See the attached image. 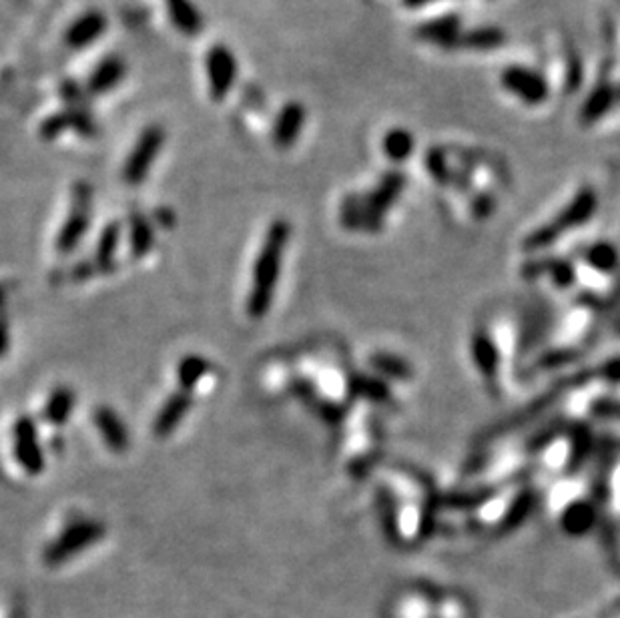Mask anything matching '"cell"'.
I'll return each instance as SVG.
<instances>
[{"mask_svg":"<svg viewBox=\"0 0 620 618\" xmlns=\"http://www.w3.org/2000/svg\"><path fill=\"white\" fill-rule=\"evenodd\" d=\"M95 274H99V269H97L95 261H81V263H77V266L73 267L71 280L73 282H87Z\"/></svg>","mask_w":620,"mask_h":618,"instance_id":"cell-25","label":"cell"},{"mask_svg":"<svg viewBox=\"0 0 620 618\" xmlns=\"http://www.w3.org/2000/svg\"><path fill=\"white\" fill-rule=\"evenodd\" d=\"M11 618H25V613H22V608H17V610H12Z\"/></svg>","mask_w":620,"mask_h":618,"instance_id":"cell-29","label":"cell"},{"mask_svg":"<svg viewBox=\"0 0 620 618\" xmlns=\"http://www.w3.org/2000/svg\"><path fill=\"white\" fill-rule=\"evenodd\" d=\"M209 95L213 101H223L237 81V58L225 44H213L205 55Z\"/></svg>","mask_w":620,"mask_h":618,"instance_id":"cell-7","label":"cell"},{"mask_svg":"<svg viewBox=\"0 0 620 618\" xmlns=\"http://www.w3.org/2000/svg\"><path fill=\"white\" fill-rule=\"evenodd\" d=\"M93 420L109 450L125 452L128 448V429L125 428L123 420L117 416L115 410L109 408V406H99L93 412Z\"/></svg>","mask_w":620,"mask_h":618,"instance_id":"cell-16","label":"cell"},{"mask_svg":"<svg viewBox=\"0 0 620 618\" xmlns=\"http://www.w3.org/2000/svg\"><path fill=\"white\" fill-rule=\"evenodd\" d=\"M105 534H107V526H105L101 520H73V522L44 548L43 562L49 564V567H58V564L74 559L82 550L97 545V542L105 538Z\"/></svg>","mask_w":620,"mask_h":618,"instance_id":"cell-3","label":"cell"},{"mask_svg":"<svg viewBox=\"0 0 620 618\" xmlns=\"http://www.w3.org/2000/svg\"><path fill=\"white\" fill-rule=\"evenodd\" d=\"M307 111L299 101L285 103L282 111L277 112V119L274 123V143L279 149H290L296 145L301 131L306 127Z\"/></svg>","mask_w":620,"mask_h":618,"instance_id":"cell-11","label":"cell"},{"mask_svg":"<svg viewBox=\"0 0 620 618\" xmlns=\"http://www.w3.org/2000/svg\"><path fill=\"white\" fill-rule=\"evenodd\" d=\"M426 167L430 175H434L438 181H442V183L450 179L448 163H446V155L440 149H430V153L426 155Z\"/></svg>","mask_w":620,"mask_h":618,"instance_id":"cell-24","label":"cell"},{"mask_svg":"<svg viewBox=\"0 0 620 618\" xmlns=\"http://www.w3.org/2000/svg\"><path fill=\"white\" fill-rule=\"evenodd\" d=\"M209 361L198 356V353H191V356H185L181 359V364L177 367V380H179V390L189 391L191 394L193 388L205 378V374L209 372Z\"/></svg>","mask_w":620,"mask_h":618,"instance_id":"cell-23","label":"cell"},{"mask_svg":"<svg viewBox=\"0 0 620 618\" xmlns=\"http://www.w3.org/2000/svg\"><path fill=\"white\" fill-rule=\"evenodd\" d=\"M171 25L175 27L181 35L195 36L203 30V14L195 6L193 0H165Z\"/></svg>","mask_w":620,"mask_h":618,"instance_id":"cell-17","label":"cell"},{"mask_svg":"<svg viewBox=\"0 0 620 618\" xmlns=\"http://www.w3.org/2000/svg\"><path fill=\"white\" fill-rule=\"evenodd\" d=\"M618 104L616 97V85H612L610 81H596L591 95L586 97L585 104L580 109V120L585 125H594L612 111Z\"/></svg>","mask_w":620,"mask_h":618,"instance_id":"cell-15","label":"cell"},{"mask_svg":"<svg viewBox=\"0 0 620 618\" xmlns=\"http://www.w3.org/2000/svg\"><path fill=\"white\" fill-rule=\"evenodd\" d=\"M402 3L407 9H422V6H426L428 3H434V0H402Z\"/></svg>","mask_w":620,"mask_h":618,"instance_id":"cell-28","label":"cell"},{"mask_svg":"<svg viewBox=\"0 0 620 618\" xmlns=\"http://www.w3.org/2000/svg\"><path fill=\"white\" fill-rule=\"evenodd\" d=\"M462 33V19L458 14H444V17L426 20L415 28V39L444 50H458V41Z\"/></svg>","mask_w":620,"mask_h":618,"instance_id":"cell-10","label":"cell"},{"mask_svg":"<svg viewBox=\"0 0 620 618\" xmlns=\"http://www.w3.org/2000/svg\"><path fill=\"white\" fill-rule=\"evenodd\" d=\"M290 237L291 228L285 220H275L267 228L266 239H263L260 255H257L253 266L252 290H249L247 297L249 318L261 320L274 304L279 274H282L283 253L287 243H290Z\"/></svg>","mask_w":620,"mask_h":618,"instance_id":"cell-1","label":"cell"},{"mask_svg":"<svg viewBox=\"0 0 620 618\" xmlns=\"http://www.w3.org/2000/svg\"><path fill=\"white\" fill-rule=\"evenodd\" d=\"M14 458L30 476H39L44 470V456L33 418L20 416L14 424Z\"/></svg>","mask_w":620,"mask_h":618,"instance_id":"cell-9","label":"cell"},{"mask_svg":"<svg viewBox=\"0 0 620 618\" xmlns=\"http://www.w3.org/2000/svg\"><path fill=\"white\" fill-rule=\"evenodd\" d=\"M11 293V283L9 282H0V312H4L6 299H9Z\"/></svg>","mask_w":620,"mask_h":618,"instance_id":"cell-27","label":"cell"},{"mask_svg":"<svg viewBox=\"0 0 620 618\" xmlns=\"http://www.w3.org/2000/svg\"><path fill=\"white\" fill-rule=\"evenodd\" d=\"M406 175L402 171H390L382 177L376 189L366 195H347L342 203V223L347 229L377 231L388 209L394 205L398 195L404 191Z\"/></svg>","mask_w":620,"mask_h":618,"instance_id":"cell-2","label":"cell"},{"mask_svg":"<svg viewBox=\"0 0 620 618\" xmlns=\"http://www.w3.org/2000/svg\"><path fill=\"white\" fill-rule=\"evenodd\" d=\"M11 344V331H9V321H6L4 312H0V358L4 356L6 350H9Z\"/></svg>","mask_w":620,"mask_h":618,"instance_id":"cell-26","label":"cell"},{"mask_svg":"<svg viewBox=\"0 0 620 618\" xmlns=\"http://www.w3.org/2000/svg\"><path fill=\"white\" fill-rule=\"evenodd\" d=\"M193 399L189 391L179 390L177 394H173L167 402L163 404V408L157 412L153 420V434L157 438H167L181 424V420L185 418V413L191 408Z\"/></svg>","mask_w":620,"mask_h":618,"instance_id":"cell-14","label":"cell"},{"mask_svg":"<svg viewBox=\"0 0 620 618\" xmlns=\"http://www.w3.org/2000/svg\"><path fill=\"white\" fill-rule=\"evenodd\" d=\"M502 87L512 93L514 97L528 104V107H539L548 99L550 87L548 81L544 79V74L534 69H526V66L512 65L506 66L502 71Z\"/></svg>","mask_w":620,"mask_h":618,"instance_id":"cell-6","label":"cell"},{"mask_svg":"<svg viewBox=\"0 0 620 618\" xmlns=\"http://www.w3.org/2000/svg\"><path fill=\"white\" fill-rule=\"evenodd\" d=\"M127 77V63L123 57L109 55L101 58L87 79V90L90 95H107L115 90Z\"/></svg>","mask_w":620,"mask_h":618,"instance_id":"cell-13","label":"cell"},{"mask_svg":"<svg viewBox=\"0 0 620 618\" xmlns=\"http://www.w3.org/2000/svg\"><path fill=\"white\" fill-rule=\"evenodd\" d=\"M506 39H508V36H506V33L500 27H478V28L464 30V33L460 35L458 49L494 50V49H500L502 44H506Z\"/></svg>","mask_w":620,"mask_h":618,"instance_id":"cell-18","label":"cell"},{"mask_svg":"<svg viewBox=\"0 0 620 618\" xmlns=\"http://www.w3.org/2000/svg\"><path fill=\"white\" fill-rule=\"evenodd\" d=\"M74 391L71 388H57L52 394L49 396L47 399V404H44V410H43V418L50 421V424H55V426H60V424H65L66 420H69L71 416V412L74 408Z\"/></svg>","mask_w":620,"mask_h":618,"instance_id":"cell-20","label":"cell"},{"mask_svg":"<svg viewBox=\"0 0 620 618\" xmlns=\"http://www.w3.org/2000/svg\"><path fill=\"white\" fill-rule=\"evenodd\" d=\"M414 147H415L414 135L407 129H404V127H394V129H390L384 135L382 149L390 161L394 163L406 161L407 157L412 155Z\"/></svg>","mask_w":620,"mask_h":618,"instance_id":"cell-21","label":"cell"},{"mask_svg":"<svg viewBox=\"0 0 620 618\" xmlns=\"http://www.w3.org/2000/svg\"><path fill=\"white\" fill-rule=\"evenodd\" d=\"M128 228H131L133 258H145L155 243L153 225L143 213H133L131 220H128Z\"/></svg>","mask_w":620,"mask_h":618,"instance_id":"cell-22","label":"cell"},{"mask_svg":"<svg viewBox=\"0 0 620 618\" xmlns=\"http://www.w3.org/2000/svg\"><path fill=\"white\" fill-rule=\"evenodd\" d=\"M90 211H93V187L87 181H77L73 185L71 211L63 228L57 236V251L69 255L85 237L90 223Z\"/></svg>","mask_w":620,"mask_h":618,"instance_id":"cell-4","label":"cell"},{"mask_svg":"<svg viewBox=\"0 0 620 618\" xmlns=\"http://www.w3.org/2000/svg\"><path fill=\"white\" fill-rule=\"evenodd\" d=\"M165 145V129L159 125H149L141 131L137 143H135L131 153L123 165V181L127 185L137 187L147 179L151 167L161 155Z\"/></svg>","mask_w":620,"mask_h":618,"instance_id":"cell-5","label":"cell"},{"mask_svg":"<svg viewBox=\"0 0 620 618\" xmlns=\"http://www.w3.org/2000/svg\"><path fill=\"white\" fill-rule=\"evenodd\" d=\"M120 239V225L119 223H109L107 228L103 229L99 243H97V253H95V266L99 269V274H109L115 267V253L119 247Z\"/></svg>","mask_w":620,"mask_h":618,"instance_id":"cell-19","label":"cell"},{"mask_svg":"<svg viewBox=\"0 0 620 618\" xmlns=\"http://www.w3.org/2000/svg\"><path fill=\"white\" fill-rule=\"evenodd\" d=\"M616 97H618V104H620V82L616 85Z\"/></svg>","mask_w":620,"mask_h":618,"instance_id":"cell-30","label":"cell"},{"mask_svg":"<svg viewBox=\"0 0 620 618\" xmlns=\"http://www.w3.org/2000/svg\"><path fill=\"white\" fill-rule=\"evenodd\" d=\"M77 131L82 137H93L97 133V123L87 104H69V107L55 112L41 125V139L55 141L66 131Z\"/></svg>","mask_w":620,"mask_h":618,"instance_id":"cell-8","label":"cell"},{"mask_svg":"<svg viewBox=\"0 0 620 618\" xmlns=\"http://www.w3.org/2000/svg\"><path fill=\"white\" fill-rule=\"evenodd\" d=\"M107 30V17L101 11H87L79 19L73 20V25L66 28L65 42L73 50L87 49L101 39Z\"/></svg>","mask_w":620,"mask_h":618,"instance_id":"cell-12","label":"cell"}]
</instances>
